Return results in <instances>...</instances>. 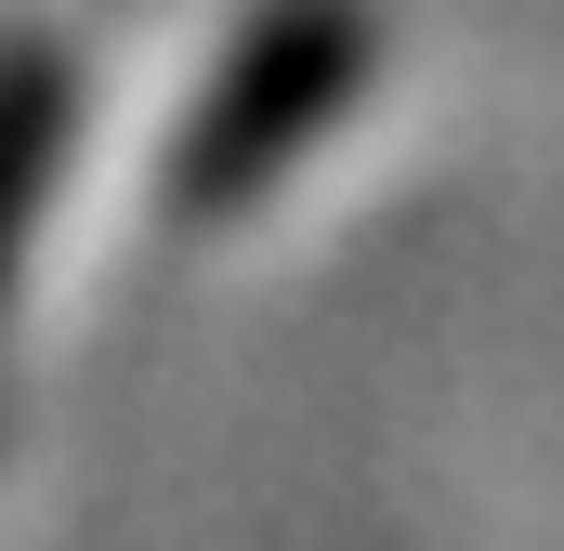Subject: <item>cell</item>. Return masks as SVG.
Masks as SVG:
<instances>
[{"instance_id": "2", "label": "cell", "mask_w": 564, "mask_h": 551, "mask_svg": "<svg viewBox=\"0 0 564 551\" xmlns=\"http://www.w3.org/2000/svg\"><path fill=\"white\" fill-rule=\"evenodd\" d=\"M66 119H79V79L53 40H0V276L26 250L40 197H53V158H66Z\"/></svg>"}, {"instance_id": "1", "label": "cell", "mask_w": 564, "mask_h": 551, "mask_svg": "<svg viewBox=\"0 0 564 551\" xmlns=\"http://www.w3.org/2000/svg\"><path fill=\"white\" fill-rule=\"evenodd\" d=\"M368 66H381L368 0H276V13H250V26H237V53L210 66V93L184 106L158 197H171L184 224L250 210L289 158H315V144H328V119L368 93Z\"/></svg>"}]
</instances>
